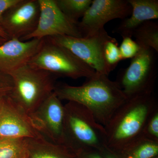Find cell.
<instances>
[{
    "label": "cell",
    "instance_id": "obj_1",
    "mask_svg": "<svg viewBox=\"0 0 158 158\" xmlns=\"http://www.w3.org/2000/svg\"><path fill=\"white\" fill-rule=\"evenodd\" d=\"M54 92L61 101L75 102L84 106L104 127L127 99L116 81L96 72L81 86L56 84Z\"/></svg>",
    "mask_w": 158,
    "mask_h": 158
},
{
    "label": "cell",
    "instance_id": "obj_2",
    "mask_svg": "<svg viewBox=\"0 0 158 158\" xmlns=\"http://www.w3.org/2000/svg\"><path fill=\"white\" fill-rule=\"evenodd\" d=\"M157 108L154 92L127 98L104 127L107 147L118 152L141 137L148 119Z\"/></svg>",
    "mask_w": 158,
    "mask_h": 158
},
{
    "label": "cell",
    "instance_id": "obj_3",
    "mask_svg": "<svg viewBox=\"0 0 158 158\" xmlns=\"http://www.w3.org/2000/svg\"><path fill=\"white\" fill-rule=\"evenodd\" d=\"M64 145L76 155L82 152H101L107 147L104 127L84 106L73 102L64 105Z\"/></svg>",
    "mask_w": 158,
    "mask_h": 158
},
{
    "label": "cell",
    "instance_id": "obj_4",
    "mask_svg": "<svg viewBox=\"0 0 158 158\" xmlns=\"http://www.w3.org/2000/svg\"><path fill=\"white\" fill-rule=\"evenodd\" d=\"M10 76L13 87L9 96L29 115L54 92L57 79L49 73L28 64Z\"/></svg>",
    "mask_w": 158,
    "mask_h": 158
},
{
    "label": "cell",
    "instance_id": "obj_5",
    "mask_svg": "<svg viewBox=\"0 0 158 158\" xmlns=\"http://www.w3.org/2000/svg\"><path fill=\"white\" fill-rule=\"evenodd\" d=\"M28 64L37 69L48 72L58 78L77 80L90 77L95 70L79 59L68 49L44 38V42Z\"/></svg>",
    "mask_w": 158,
    "mask_h": 158
},
{
    "label": "cell",
    "instance_id": "obj_6",
    "mask_svg": "<svg viewBox=\"0 0 158 158\" xmlns=\"http://www.w3.org/2000/svg\"><path fill=\"white\" fill-rule=\"evenodd\" d=\"M156 54L152 49L141 48L129 65L119 73L116 81L127 98L154 92L157 74Z\"/></svg>",
    "mask_w": 158,
    "mask_h": 158
},
{
    "label": "cell",
    "instance_id": "obj_7",
    "mask_svg": "<svg viewBox=\"0 0 158 158\" xmlns=\"http://www.w3.org/2000/svg\"><path fill=\"white\" fill-rule=\"evenodd\" d=\"M113 38L104 29L88 37L62 35L46 38L68 49L96 73L109 76L110 72L105 62L104 51L106 44Z\"/></svg>",
    "mask_w": 158,
    "mask_h": 158
},
{
    "label": "cell",
    "instance_id": "obj_8",
    "mask_svg": "<svg viewBox=\"0 0 158 158\" xmlns=\"http://www.w3.org/2000/svg\"><path fill=\"white\" fill-rule=\"evenodd\" d=\"M38 2L40 14L37 28L33 33L21 40L42 39L62 35L82 37L78 23L66 17L57 6L55 0H38Z\"/></svg>",
    "mask_w": 158,
    "mask_h": 158
},
{
    "label": "cell",
    "instance_id": "obj_9",
    "mask_svg": "<svg viewBox=\"0 0 158 158\" xmlns=\"http://www.w3.org/2000/svg\"><path fill=\"white\" fill-rule=\"evenodd\" d=\"M131 11L127 0H93L78 24L82 37L98 33L112 20L128 17Z\"/></svg>",
    "mask_w": 158,
    "mask_h": 158
},
{
    "label": "cell",
    "instance_id": "obj_10",
    "mask_svg": "<svg viewBox=\"0 0 158 158\" xmlns=\"http://www.w3.org/2000/svg\"><path fill=\"white\" fill-rule=\"evenodd\" d=\"M64 105L53 92L29 115L33 125L44 138L64 145Z\"/></svg>",
    "mask_w": 158,
    "mask_h": 158
},
{
    "label": "cell",
    "instance_id": "obj_11",
    "mask_svg": "<svg viewBox=\"0 0 158 158\" xmlns=\"http://www.w3.org/2000/svg\"><path fill=\"white\" fill-rule=\"evenodd\" d=\"M40 14L38 0H20L4 13L2 27L9 39L21 40L36 30Z\"/></svg>",
    "mask_w": 158,
    "mask_h": 158
},
{
    "label": "cell",
    "instance_id": "obj_12",
    "mask_svg": "<svg viewBox=\"0 0 158 158\" xmlns=\"http://www.w3.org/2000/svg\"><path fill=\"white\" fill-rule=\"evenodd\" d=\"M34 127L29 115L9 95L5 97L0 111V139L41 137Z\"/></svg>",
    "mask_w": 158,
    "mask_h": 158
},
{
    "label": "cell",
    "instance_id": "obj_13",
    "mask_svg": "<svg viewBox=\"0 0 158 158\" xmlns=\"http://www.w3.org/2000/svg\"><path fill=\"white\" fill-rule=\"evenodd\" d=\"M44 39L27 41L12 38L0 45V72L10 75L28 63L39 51Z\"/></svg>",
    "mask_w": 158,
    "mask_h": 158
},
{
    "label": "cell",
    "instance_id": "obj_14",
    "mask_svg": "<svg viewBox=\"0 0 158 158\" xmlns=\"http://www.w3.org/2000/svg\"><path fill=\"white\" fill-rule=\"evenodd\" d=\"M132 11L128 17L122 20L113 30L123 37H131L136 29L148 21L158 19V0H127Z\"/></svg>",
    "mask_w": 158,
    "mask_h": 158
},
{
    "label": "cell",
    "instance_id": "obj_15",
    "mask_svg": "<svg viewBox=\"0 0 158 158\" xmlns=\"http://www.w3.org/2000/svg\"><path fill=\"white\" fill-rule=\"evenodd\" d=\"M27 158H76V155L64 145L51 142L43 136L26 138Z\"/></svg>",
    "mask_w": 158,
    "mask_h": 158
},
{
    "label": "cell",
    "instance_id": "obj_16",
    "mask_svg": "<svg viewBox=\"0 0 158 158\" xmlns=\"http://www.w3.org/2000/svg\"><path fill=\"white\" fill-rule=\"evenodd\" d=\"M116 152L123 158H153L158 156V142L141 136Z\"/></svg>",
    "mask_w": 158,
    "mask_h": 158
},
{
    "label": "cell",
    "instance_id": "obj_17",
    "mask_svg": "<svg viewBox=\"0 0 158 158\" xmlns=\"http://www.w3.org/2000/svg\"><path fill=\"white\" fill-rule=\"evenodd\" d=\"M132 37L141 48L152 49L158 52V23L152 20L145 22L135 30Z\"/></svg>",
    "mask_w": 158,
    "mask_h": 158
},
{
    "label": "cell",
    "instance_id": "obj_18",
    "mask_svg": "<svg viewBox=\"0 0 158 158\" xmlns=\"http://www.w3.org/2000/svg\"><path fill=\"white\" fill-rule=\"evenodd\" d=\"M92 0H55L57 6L66 17L78 23L89 8Z\"/></svg>",
    "mask_w": 158,
    "mask_h": 158
},
{
    "label": "cell",
    "instance_id": "obj_19",
    "mask_svg": "<svg viewBox=\"0 0 158 158\" xmlns=\"http://www.w3.org/2000/svg\"><path fill=\"white\" fill-rule=\"evenodd\" d=\"M0 158H27L26 139H0Z\"/></svg>",
    "mask_w": 158,
    "mask_h": 158
},
{
    "label": "cell",
    "instance_id": "obj_20",
    "mask_svg": "<svg viewBox=\"0 0 158 158\" xmlns=\"http://www.w3.org/2000/svg\"><path fill=\"white\" fill-rule=\"evenodd\" d=\"M104 55L105 62L110 73L114 70L122 58L118 43L115 38L107 41L105 46Z\"/></svg>",
    "mask_w": 158,
    "mask_h": 158
},
{
    "label": "cell",
    "instance_id": "obj_21",
    "mask_svg": "<svg viewBox=\"0 0 158 158\" xmlns=\"http://www.w3.org/2000/svg\"><path fill=\"white\" fill-rule=\"evenodd\" d=\"M142 137L158 142V108L150 115L144 126Z\"/></svg>",
    "mask_w": 158,
    "mask_h": 158
},
{
    "label": "cell",
    "instance_id": "obj_22",
    "mask_svg": "<svg viewBox=\"0 0 158 158\" xmlns=\"http://www.w3.org/2000/svg\"><path fill=\"white\" fill-rule=\"evenodd\" d=\"M140 47L131 37L123 38V40L119 47V51L123 60L132 59L140 51Z\"/></svg>",
    "mask_w": 158,
    "mask_h": 158
},
{
    "label": "cell",
    "instance_id": "obj_23",
    "mask_svg": "<svg viewBox=\"0 0 158 158\" xmlns=\"http://www.w3.org/2000/svg\"><path fill=\"white\" fill-rule=\"evenodd\" d=\"M11 77L0 72V96L9 95L13 88Z\"/></svg>",
    "mask_w": 158,
    "mask_h": 158
},
{
    "label": "cell",
    "instance_id": "obj_24",
    "mask_svg": "<svg viewBox=\"0 0 158 158\" xmlns=\"http://www.w3.org/2000/svg\"><path fill=\"white\" fill-rule=\"evenodd\" d=\"M20 1V0H0V29L4 31L2 27V22L4 13L8 9L19 2Z\"/></svg>",
    "mask_w": 158,
    "mask_h": 158
},
{
    "label": "cell",
    "instance_id": "obj_25",
    "mask_svg": "<svg viewBox=\"0 0 158 158\" xmlns=\"http://www.w3.org/2000/svg\"><path fill=\"white\" fill-rule=\"evenodd\" d=\"M76 155V158H105L99 152L96 150L82 152Z\"/></svg>",
    "mask_w": 158,
    "mask_h": 158
},
{
    "label": "cell",
    "instance_id": "obj_26",
    "mask_svg": "<svg viewBox=\"0 0 158 158\" xmlns=\"http://www.w3.org/2000/svg\"><path fill=\"white\" fill-rule=\"evenodd\" d=\"M105 158H123L118 152L106 148L100 152Z\"/></svg>",
    "mask_w": 158,
    "mask_h": 158
},
{
    "label": "cell",
    "instance_id": "obj_27",
    "mask_svg": "<svg viewBox=\"0 0 158 158\" xmlns=\"http://www.w3.org/2000/svg\"><path fill=\"white\" fill-rule=\"evenodd\" d=\"M0 37L2 38L3 39H6V40H9V37H8L7 34L3 30H1V29H0Z\"/></svg>",
    "mask_w": 158,
    "mask_h": 158
},
{
    "label": "cell",
    "instance_id": "obj_28",
    "mask_svg": "<svg viewBox=\"0 0 158 158\" xmlns=\"http://www.w3.org/2000/svg\"><path fill=\"white\" fill-rule=\"evenodd\" d=\"M7 96V95H6ZM6 96H0V111L2 109V106L3 102H4V99Z\"/></svg>",
    "mask_w": 158,
    "mask_h": 158
},
{
    "label": "cell",
    "instance_id": "obj_29",
    "mask_svg": "<svg viewBox=\"0 0 158 158\" xmlns=\"http://www.w3.org/2000/svg\"><path fill=\"white\" fill-rule=\"evenodd\" d=\"M6 40L5 39H3L2 38H1V37H0V45L1 44H2L3 43H4L5 42V41H6Z\"/></svg>",
    "mask_w": 158,
    "mask_h": 158
},
{
    "label": "cell",
    "instance_id": "obj_30",
    "mask_svg": "<svg viewBox=\"0 0 158 158\" xmlns=\"http://www.w3.org/2000/svg\"><path fill=\"white\" fill-rule=\"evenodd\" d=\"M153 158H158V156H156V157H154Z\"/></svg>",
    "mask_w": 158,
    "mask_h": 158
}]
</instances>
